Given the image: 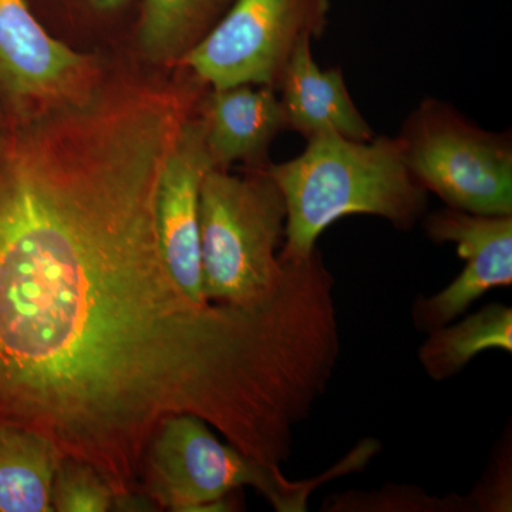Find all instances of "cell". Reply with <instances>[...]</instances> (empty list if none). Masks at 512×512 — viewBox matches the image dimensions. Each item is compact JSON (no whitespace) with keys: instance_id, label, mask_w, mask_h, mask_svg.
<instances>
[{"instance_id":"cell-7","label":"cell","mask_w":512,"mask_h":512,"mask_svg":"<svg viewBox=\"0 0 512 512\" xmlns=\"http://www.w3.org/2000/svg\"><path fill=\"white\" fill-rule=\"evenodd\" d=\"M109 72L97 53L74 49L53 35L28 0H0V100L6 121L83 103Z\"/></svg>"},{"instance_id":"cell-13","label":"cell","mask_w":512,"mask_h":512,"mask_svg":"<svg viewBox=\"0 0 512 512\" xmlns=\"http://www.w3.org/2000/svg\"><path fill=\"white\" fill-rule=\"evenodd\" d=\"M62 460L46 437L0 424V512H53V481Z\"/></svg>"},{"instance_id":"cell-5","label":"cell","mask_w":512,"mask_h":512,"mask_svg":"<svg viewBox=\"0 0 512 512\" xmlns=\"http://www.w3.org/2000/svg\"><path fill=\"white\" fill-rule=\"evenodd\" d=\"M404 163L448 208L512 215V141L466 119L450 104L421 101L397 137Z\"/></svg>"},{"instance_id":"cell-10","label":"cell","mask_w":512,"mask_h":512,"mask_svg":"<svg viewBox=\"0 0 512 512\" xmlns=\"http://www.w3.org/2000/svg\"><path fill=\"white\" fill-rule=\"evenodd\" d=\"M276 93L251 84L205 87L195 113L212 168L228 171L235 164H244L247 170L269 168L272 143L288 130Z\"/></svg>"},{"instance_id":"cell-14","label":"cell","mask_w":512,"mask_h":512,"mask_svg":"<svg viewBox=\"0 0 512 512\" xmlns=\"http://www.w3.org/2000/svg\"><path fill=\"white\" fill-rule=\"evenodd\" d=\"M512 352V309L503 303L485 306L457 325H446L429 332L419 349L424 372L437 380L460 373L485 350Z\"/></svg>"},{"instance_id":"cell-8","label":"cell","mask_w":512,"mask_h":512,"mask_svg":"<svg viewBox=\"0 0 512 512\" xmlns=\"http://www.w3.org/2000/svg\"><path fill=\"white\" fill-rule=\"evenodd\" d=\"M424 228L431 241L456 245L466 262L443 291L414 303V326L429 333L463 315L484 293L511 286L512 215H477L447 207L429 215Z\"/></svg>"},{"instance_id":"cell-6","label":"cell","mask_w":512,"mask_h":512,"mask_svg":"<svg viewBox=\"0 0 512 512\" xmlns=\"http://www.w3.org/2000/svg\"><path fill=\"white\" fill-rule=\"evenodd\" d=\"M329 13L330 0H235L174 69L214 89L251 84L278 92L296 47L322 37Z\"/></svg>"},{"instance_id":"cell-17","label":"cell","mask_w":512,"mask_h":512,"mask_svg":"<svg viewBox=\"0 0 512 512\" xmlns=\"http://www.w3.org/2000/svg\"><path fill=\"white\" fill-rule=\"evenodd\" d=\"M6 124V113L5 109H3L2 100H0V130L5 127Z\"/></svg>"},{"instance_id":"cell-9","label":"cell","mask_w":512,"mask_h":512,"mask_svg":"<svg viewBox=\"0 0 512 512\" xmlns=\"http://www.w3.org/2000/svg\"><path fill=\"white\" fill-rule=\"evenodd\" d=\"M211 168L194 110L178 131L161 171L156 222L168 271L185 295L197 303L208 302L202 288L200 195L202 181Z\"/></svg>"},{"instance_id":"cell-11","label":"cell","mask_w":512,"mask_h":512,"mask_svg":"<svg viewBox=\"0 0 512 512\" xmlns=\"http://www.w3.org/2000/svg\"><path fill=\"white\" fill-rule=\"evenodd\" d=\"M312 39L299 43L279 84L288 130L305 140L335 131L356 141H369L375 131L357 109L339 67L320 69L312 55Z\"/></svg>"},{"instance_id":"cell-12","label":"cell","mask_w":512,"mask_h":512,"mask_svg":"<svg viewBox=\"0 0 512 512\" xmlns=\"http://www.w3.org/2000/svg\"><path fill=\"white\" fill-rule=\"evenodd\" d=\"M235 0H140L134 42L140 57L173 70L224 18Z\"/></svg>"},{"instance_id":"cell-1","label":"cell","mask_w":512,"mask_h":512,"mask_svg":"<svg viewBox=\"0 0 512 512\" xmlns=\"http://www.w3.org/2000/svg\"><path fill=\"white\" fill-rule=\"evenodd\" d=\"M195 106L178 79L110 72L83 103L0 130V424L140 493L165 419L200 417L275 464L330 369L318 291L286 271L247 305L191 301L161 254V171Z\"/></svg>"},{"instance_id":"cell-16","label":"cell","mask_w":512,"mask_h":512,"mask_svg":"<svg viewBox=\"0 0 512 512\" xmlns=\"http://www.w3.org/2000/svg\"><path fill=\"white\" fill-rule=\"evenodd\" d=\"M114 505L116 494L96 468L74 458H63L53 481V511L106 512Z\"/></svg>"},{"instance_id":"cell-15","label":"cell","mask_w":512,"mask_h":512,"mask_svg":"<svg viewBox=\"0 0 512 512\" xmlns=\"http://www.w3.org/2000/svg\"><path fill=\"white\" fill-rule=\"evenodd\" d=\"M40 22L56 37L110 35L133 30L140 0H28Z\"/></svg>"},{"instance_id":"cell-3","label":"cell","mask_w":512,"mask_h":512,"mask_svg":"<svg viewBox=\"0 0 512 512\" xmlns=\"http://www.w3.org/2000/svg\"><path fill=\"white\" fill-rule=\"evenodd\" d=\"M285 225L284 195L268 168L244 175L211 168L200 195L205 299L247 305L274 291L285 274Z\"/></svg>"},{"instance_id":"cell-4","label":"cell","mask_w":512,"mask_h":512,"mask_svg":"<svg viewBox=\"0 0 512 512\" xmlns=\"http://www.w3.org/2000/svg\"><path fill=\"white\" fill-rule=\"evenodd\" d=\"M336 473L289 481L281 467L262 463L222 443L200 417L177 414L163 421L144 456L140 493L175 512L231 511L225 498L242 487L264 495L279 512L306 511L316 485Z\"/></svg>"},{"instance_id":"cell-2","label":"cell","mask_w":512,"mask_h":512,"mask_svg":"<svg viewBox=\"0 0 512 512\" xmlns=\"http://www.w3.org/2000/svg\"><path fill=\"white\" fill-rule=\"evenodd\" d=\"M298 157L269 165L286 204L282 261H303L320 235L349 215H372L409 231L427 211V191L404 163L399 140H350L323 131Z\"/></svg>"}]
</instances>
